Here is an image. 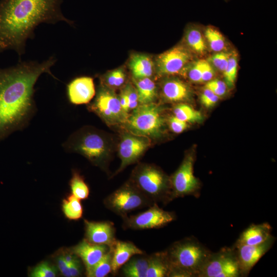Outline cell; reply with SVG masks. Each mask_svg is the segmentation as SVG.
Returning a JSON list of instances; mask_svg holds the SVG:
<instances>
[{"label":"cell","mask_w":277,"mask_h":277,"mask_svg":"<svg viewBox=\"0 0 277 277\" xmlns=\"http://www.w3.org/2000/svg\"><path fill=\"white\" fill-rule=\"evenodd\" d=\"M241 276L235 252L233 248L224 247L216 252H211L198 277Z\"/></svg>","instance_id":"9"},{"label":"cell","mask_w":277,"mask_h":277,"mask_svg":"<svg viewBox=\"0 0 277 277\" xmlns=\"http://www.w3.org/2000/svg\"><path fill=\"white\" fill-rule=\"evenodd\" d=\"M191 59L189 51L182 46L174 47L160 54L156 60V71L160 75L182 72Z\"/></svg>","instance_id":"13"},{"label":"cell","mask_w":277,"mask_h":277,"mask_svg":"<svg viewBox=\"0 0 277 277\" xmlns=\"http://www.w3.org/2000/svg\"><path fill=\"white\" fill-rule=\"evenodd\" d=\"M225 1H227V0H225Z\"/></svg>","instance_id":"43"},{"label":"cell","mask_w":277,"mask_h":277,"mask_svg":"<svg viewBox=\"0 0 277 277\" xmlns=\"http://www.w3.org/2000/svg\"><path fill=\"white\" fill-rule=\"evenodd\" d=\"M112 251L111 273L115 275L122 266L132 256L145 252L137 247L133 242L116 240L110 247Z\"/></svg>","instance_id":"18"},{"label":"cell","mask_w":277,"mask_h":277,"mask_svg":"<svg viewBox=\"0 0 277 277\" xmlns=\"http://www.w3.org/2000/svg\"><path fill=\"white\" fill-rule=\"evenodd\" d=\"M88 110L109 126H122L129 115L122 109L118 95L112 88L103 84L98 88L95 99L88 106Z\"/></svg>","instance_id":"8"},{"label":"cell","mask_w":277,"mask_h":277,"mask_svg":"<svg viewBox=\"0 0 277 277\" xmlns=\"http://www.w3.org/2000/svg\"><path fill=\"white\" fill-rule=\"evenodd\" d=\"M214 75V71L211 64L205 60L201 82H208L212 80Z\"/></svg>","instance_id":"40"},{"label":"cell","mask_w":277,"mask_h":277,"mask_svg":"<svg viewBox=\"0 0 277 277\" xmlns=\"http://www.w3.org/2000/svg\"><path fill=\"white\" fill-rule=\"evenodd\" d=\"M118 97L122 109L125 112L129 114L128 98L123 89L121 91L120 94L118 95Z\"/></svg>","instance_id":"42"},{"label":"cell","mask_w":277,"mask_h":277,"mask_svg":"<svg viewBox=\"0 0 277 277\" xmlns=\"http://www.w3.org/2000/svg\"><path fill=\"white\" fill-rule=\"evenodd\" d=\"M271 227L267 223L253 224L240 235L235 244L256 245L263 243L271 236Z\"/></svg>","instance_id":"19"},{"label":"cell","mask_w":277,"mask_h":277,"mask_svg":"<svg viewBox=\"0 0 277 277\" xmlns=\"http://www.w3.org/2000/svg\"><path fill=\"white\" fill-rule=\"evenodd\" d=\"M169 277H198L211 251L193 237L172 243L166 250Z\"/></svg>","instance_id":"4"},{"label":"cell","mask_w":277,"mask_h":277,"mask_svg":"<svg viewBox=\"0 0 277 277\" xmlns=\"http://www.w3.org/2000/svg\"><path fill=\"white\" fill-rule=\"evenodd\" d=\"M56 61L51 56L42 63L22 62L0 69V141L28 126L37 110L35 85L45 73L56 78L50 70Z\"/></svg>","instance_id":"1"},{"label":"cell","mask_w":277,"mask_h":277,"mask_svg":"<svg viewBox=\"0 0 277 277\" xmlns=\"http://www.w3.org/2000/svg\"><path fill=\"white\" fill-rule=\"evenodd\" d=\"M169 124L171 130L175 133H182L188 127L187 122L179 119L174 115L170 117Z\"/></svg>","instance_id":"39"},{"label":"cell","mask_w":277,"mask_h":277,"mask_svg":"<svg viewBox=\"0 0 277 277\" xmlns=\"http://www.w3.org/2000/svg\"><path fill=\"white\" fill-rule=\"evenodd\" d=\"M170 266L165 251L149 255L146 277H169Z\"/></svg>","instance_id":"23"},{"label":"cell","mask_w":277,"mask_h":277,"mask_svg":"<svg viewBox=\"0 0 277 277\" xmlns=\"http://www.w3.org/2000/svg\"><path fill=\"white\" fill-rule=\"evenodd\" d=\"M163 97L170 102H179L186 100L190 95L188 87L182 81L176 78L165 81L162 85Z\"/></svg>","instance_id":"20"},{"label":"cell","mask_w":277,"mask_h":277,"mask_svg":"<svg viewBox=\"0 0 277 277\" xmlns=\"http://www.w3.org/2000/svg\"><path fill=\"white\" fill-rule=\"evenodd\" d=\"M151 142L147 137L136 135L126 130L121 134L117 146L121 164L112 176L121 172L128 166L137 162L150 147Z\"/></svg>","instance_id":"11"},{"label":"cell","mask_w":277,"mask_h":277,"mask_svg":"<svg viewBox=\"0 0 277 277\" xmlns=\"http://www.w3.org/2000/svg\"><path fill=\"white\" fill-rule=\"evenodd\" d=\"M193 162L192 156L187 155L178 169L170 177L171 201L186 195L198 196L200 183L193 174Z\"/></svg>","instance_id":"12"},{"label":"cell","mask_w":277,"mask_h":277,"mask_svg":"<svg viewBox=\"0 0 277 277\" xmlns=\"http://www.w3.org/2000/svg\"><path fill=\"white\" fill-rule=\"evenodd\" d=\"M57 266L62 275L65 277H70L69 264L65 260L63 254L58 255L56 258Z\"/></svg>","instance_id":"41"},{"label":"cell","mask_w":277,"mask_h":277,"mask_svg":"<svg viewBox=\"0 0 277 277\" xmlns=\"http://www.w3.org/2000/svg\"><path fill=\"white\" fill-rule=\"evenodd\" d=\"M162 108L154 103L140 104L129 113L122 126L126 131L152 140L160 138L164 132Z\"/></svg>","instance_id":"6"},{"label":"cell","mask_w":277,"mask_h":277,"mask_svg":"<svg viewBox=\"0 0 277 277\" xmlns=\"http://www.w3.org/2000/svg\"><path fill=\"white\" fill-rule=\"evenodd\" d=\"M130 180L108 195L104 200L105 206L123 218L137 209L153 204Z\"/></svg>","instance_id":"7"},{"label":"cell","mask_w":277,"mask_h":277,"mask_svg":"<svg viewBox=\"0 0 277 277\" xmlns=\"http://www.w3.org/2000/svg\"><path fill=\"white\" fill-rule=\"evenodd\" d=\"M128 100L129 112L136 108L140 104L138 97L135 86L131 84H127L123 88Z\"/></svg>","instance_id":"35"},{"label":"cell","mask_w":277,"mask_h":277,"mask_svg":"<svg viewBox=\"0 0 277 277\" xmlns=\"http://www.w3.org/2000/svg\"><path fill=\"white\" fill-rule=\"evenodd\" d=\"M69 102L73 105L88 104L95 95L93 78L90 76L77 77L67 85Z\"/></svg>","instance_id":"16"},{"label":"cell","mask_w":277,"mask_h":277,"mask_svg":"<svg viewBox=\"0 0 277 277\" xmlns=\"http://www.w3.org/2000/svg\"><path fill=\"white\" fill-rule=\"evenodd\" d=\"M175 214L160 208L154 203L149 208L135 215L126 216L123 219L124 229L141 230L163 227L175 220Z\"/></svg>","instance_id":"10"},{"label":"cell","mask_w":277,"mask_h":277,"mask_svg":"<svg viewBox=\"0 0 277 277\" xmlns=\"http://www.w3.org/2000/svg\"><path fill=\"white\" fill-rule=\"evenodd\" d=\"M205 88L210 89L215 95L219 97L223 96L227 90V85L225 82L217 79L210 80L208 81Z\"/></svg>","instance_id":"37"},{"label":"cell","mask_w":277,"mask_h":277,"mask_svg":"<svg viewBox=\"0 0 277 277\" xmlns=\"http://www.w3.org/2000/svg\"><path fill=\"white\" fill-rule=\"evenodd\" d=\"M275 238L271 235L265 242L256 245L235 244L232 247L238 260L241 276H246L251 268L271 248Z\"/></svg>","instance_id":"14"},{"label":"cell","mask_w":277,"mask_h":277,"mask_svg":"<svg viewBox=\"0 0 277 277\" xmlns=\"http://www.w3.org/2000/svg\"><path fill=\"white\" fill-rule=\"evenodd\" d=\"M205 60L195 62L189 68L187 75L188 78L193 82H201L203 69Z\"/></svg>","instance_id":"36"},{"label":"cell","mask_w":277,"mask_h":277,"mask_svg":"<svg viewBox=\"0 0 277 277\" xmlns=\"http://www.w3.org/2000/svg\"><path fill=\"white\" fill-rule=\"evenodd\" d=\"M85 239L88 242L112 247L117 240L114 224L110 221L95 222L84 220Z\"/></svg>","instance_id":"15"},{"label":"cell","mask_w":277,"mask_h":277,"mask_svg":"<svg viewBox=\"0 0 277 277\" xmlns=\"http://www.w3.org/2000/svg\"><path fill=\"white\" fill-rule=\"evenodd\" d=\"M68 152L80 154L107 173L112 159L114 142L109 134L92 126H85L72 133L63 143Z\"/></svg>","instance_id":"3"},{"label":"cell","mask_w":277,"mask_h":277,"mask_svg":"<svg viewBox=\"0 0 277 277\" xmlns=\"http://www.w3.org/2000/svg\"><path fill=\"white\" fill-rule=\"evenodd\" d=\"M238 72V61L235 55L231 54L227 67L223 72L225 83L229 88L233 86Z\"/></svg>","instance_id":"32"},{"label":"cell","mask_w":277,"mask_h":277,"mask_svg":"<svg viewBox=\"0 0 277 277\" xmlns=\"http://www.w3.org/2000/svg\"><path fill=\"white\" fill-rule=\"evenodd\" d=\"M174 115L186 122H195L202 119L201 113L190 106L185 104H179L173 109Z\"/></svg>","instance_id":"28"},{"label":"cell","mask_w":277,"mask_h":277,"mask_svg":"<svg viewBox=\"0 0 277 277\" xmlns=\"http://www.w3.org/2000/svg\"><path fill=\"white\" fill-rule=\"evenodd\" d=\"M112 260V251L110 247L108 251L86 276L88 277H105L107 276L111 272Z\"/></svg>","instance_id":"27"},{"label":"cell","mask_w":277,"mask_h":277,"mask_svg":"<svg viewBox=\"0 0 277 277\" xmlns=\"http://www.w3.org/2000/svg\"><path fill=\"white\" fill-rule=\"evenodd\" d=\"M185 39L189 47L195 52L203 54L206 51V46L204 38L198 29L192 28L188 30Z\"/></svg>","instance_id":"29"},{"label":"cell","mask_w":277,"mask_h":277,"mask_svg":"<svg viewBox=\"0 0 277 277\" xmlns=\"http://www.w3.org/2000/svg\"><path fill=\"white\" fill-rule=\"evenodd\" d=\"M231 54L223 51L216 52L211 57L210 61L215 68L223 73Z\"/></svg>","instance_id":"34"},{"label":"cell","mask_w":277,"mask_h":277,"mask_svg":"<svg viewBox=\"0 0 277 277\" xmlns=\"http://www.w3.org/2000/svg\"><path fill=\"white\" fill-rule=\"evenodd\" d=\"M126 75L124 70L121 68L107 73L102 77V84L111 88L122 86L125 83Z\"/></svg>","instance_id":"31"},{"label":"cell","mask_w":277,"mask_h":277,"mask_svg":"<svg viewBox=\"0 0 277 277\" xmlns=\"http://www.w3.org/2000/svg\"><path fill=\"white\" fill-rule=\"evenodd\" d=\"M109 249L106 245L93 244L84 239L72 248V251L81 259L87 275Z\"/></svg>","instance_id":"17"},{"label":"cell","mask_w":277,"mask_h":277,"mask_svg":"<svg viewBox=\"0 0 277 277\" xmlns=\"http://www.w3.org/2000/svg\"><path fill=\"white\" fill-rule=\"evenodd\" d=\"M219 99V97L217 95L207 88H205L201 96L202 104L207 108L213 106L217 102Z\"/></svg>","instance_id":"38"},{"label":"cell","mask_w":277,"mask_h":277,"mask_svg":"<svg viewBox=\"0 0 277 277\" xmlns=\"http://www.w3.org/2000/svg\"><path fill=\"white\" fill-rule=\"evenodd\" d=\"M72 194L80 200L87 199L90 191L84 179L76 170L72 172V177L69 182Z\"/></svg>","instance_id":"26"},{"label":"cell","mask_w":277,"mask_h":277,"mask_svg":"<svg viewBox=\"0 0 277 277\" xmlns=\"http://www.w3.org/2000/svg\"><path fill=\"white\" fill-rule=\"evenodd\" d=\"M56 275V269L47 262L39 263L31 271V277H54Z\"/></svg>","instance_id":"33"},{"label":"cell","mask_w":277,"mask_h":277,"mask_svg":"<svg viewBox=\"0 0 277 277\" xmlns=\"http://www.w3.org/2000/svg\"><path fill=\"white\" fill-rule=\"evenodd\" d=\"M205 36L211 49L216 52L223 51L225 47V38L223 35L212 27H207L205 31Z\"/></svg>","instance_id":"30"},{"label":"cell","mask_w":277,"mask_h":277,"mask_svg":"<svg viewBox=\"0 0 277 277\" xmlns=\"http://www.w3.org/2000/svg\"><path fill=\"white\" fill-rule=\"evenodd\" d=\"M136 89L139 104L154 103L157 97V88L155 83L149 77L133 79Z\"/></svg>","instance_id":"24"},{"label":"cell","mask_w":277,"mask_h":277,"mask_svg":"<svg viewBox=\"0 0 277 277\" xmlns=\"http://www.w3.org/2000/svg\"><path fill=\"white\" fill-rule=\"evenodd\" d=\"M62 0H1L0 1V53L25 51L26 41L34 36L41 23L64 21L71 24L61 10Z\"/></svg>","instance_id":"2"},{"label":"cell","mask_w":277,"mask_h":277,"mask_svg":"<svg viewBox=\"0 0 277 277\" xmlns=\"http://www.w3.org/2000/svg\"><path fill=\"white\" fill-rule=\"evenodd\" d=\"M148 264L149 255L145 253L135 255L120 268L121 274L126 277H146Z\"/></svg>","instance_id":"22"},{"label":"cell","mask_w":277,"mask_h":277,"mask_svg":"<svg viewBox=\"0 0 277 277\" xmlns=\"http://www.w3.org/2000/svg\"><path fill=\"white\" fill-rule=\"evenodd\" d=\"M62 209L65 216L70 220H78L83 216V208L81 200L72 194L63 200Z\"/></svg>","instance_id":"25"},{"label":"cell","mask_w":277,"mask_h":277,"mask_svg":"<svg viewBox=\"0 0 277 277\" xmlns=\"http://www.w3.org/2000/svg\"><path fill=\"white\" fill-rule=\"evenodd\" d=\"M129 67L133 79L150 78L154 72V63L151 57L144 54L136 53L131 56Z\"/></svg>","instance_id":"21"},{"label":"cell","mask_w":277,"mask_h":277,"mask_svg":"<svg viewBox=\"0 0 277 277\" xmlns=\"http://www.w3.org/2000/svg\"><path fill=\"white\" fill-rule=\"evenodd\" d=\"M129 180L153 203L166 205L171 202L170 179L156 166L138 164L132 170Z\"/></svg>","instance_id":"5"}]
</instances>
